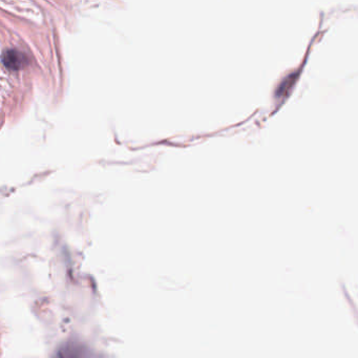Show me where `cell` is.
Returning a JSON list of instances; mask_svg holds the SVG:
<instances>
[{"instance_id": "1", "label": "cell", "mask_w": 358, "mask_h": 358, "mask_svg": "<svg viewBox=\"0 0 358 358\" xmlns=\"http://www.w3.org/2000/svg\"><path fill=\"white\" fill-rule=\"evenodd\" d=\"M3 63L10 69H18L20 68L25 62V56L22 53L16 50H7L3 54Z\"/></svg>"}]
</instances>
